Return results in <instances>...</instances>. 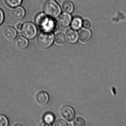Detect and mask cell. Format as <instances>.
Returning <instances> with one entry per match:
<instances>
[{"instance_id": "obj_1", "label": "cell", "mask_w": 126, "mask_h": 126, "mask_svg": "<svg viewBox=\"0 0 126 126\" xmlns=\"http://www.w3.org/2000/svg\"><path fill=\"white\" fill-rule=\"evenodd\" d=\"M35 22L37 25L43 32L53 33L58 28L56 21L44 13L37 14L35 17Z\"/></svg>"}, {"instance_id": "obj_2", "label": "cell", "mask_w": 126, "mask_h": 126, "mask_svg": "<svg viewBox=\"0 0 126 126\" xmlns=\"http://www.w3.org/2000/svg\"><path fill=\"white\" fill-rule=\"evenodd\" d=\"M43 11L46 14L53 18H57L61 13L59 5L54 0H47L43 5Z\"/></svg>"}, {"instance_id": "obj_3", "label": "cell", "mask_w": 126, "mask_h": 126, "mask_svg": "<svg viewBox=\"0 0 126 126\" xmlns=\"http://www.w3.org/2000/svg\"><path fill=\"white\" fill-rule=\"evenodd\" d=\"M54 39L53 33L42 32L37 37V45L40 48L47 49L51 46Z\"/></svg>"}, {"instance_id": "obj_4", "label": "cell", "mask_w": 126, "mask_h": 126, "mask_svg": "<svg viewBox=\"0 0 126 126\" xmlns=\"http://www.w3.org/2000/svg\"><path fill=\"white\" fill-rule=\"evenodd\" d=\"M21 31L24 37L28 39H33L37 35L36 26L33 23L30 22H27L23 25Z\"/></svg>"}, {"instance_id": "obj_5", "label": "cell", "mask_w": 126, "mask_h": 126, "mask_svg": "<svg viewBox=\"0 0 126 126\" xmlns=\"http://www.w3.org/2000/svg\"><path fill=\"white\" fill-rule=\"evenodd\" d=\"M62 116L68 121L74 120L75 117V112L73 108L69 105H65L61 110Z\"/></svg>"}, {"instance_id": "obj_6", "label": "cell", "mask_w": 126, "mask_h": 126, "mask_svg": "<svg viewBox=\"0 0 126 126\" xmlns=\"http://www.w3.org/2000/svg\"><path fill=\"white\" fill-rule=\"evenodd\" d=\"M65 37L68 43L70 45H74L78 42L79 35L76 30L70 29L66 32Z\"/></svg>"}, {"instance_id": "obj_7", "label": "cell", "mask_w": 126, "mask_h": 126, "mask_svg": "<svg viewBox=\"0 0 126 126\" xmlns=\"http://www.w3.org/2000/svg\"><path fill=\"white\" fill-rule=\"evenodd\" d=\"M72 16L70 14L64 12L60 16L58 22L60 25L63 28H67L69 26L72 21Z\"/></svg>"}, {"instance_id": "obj_8", "label": "cell", "mask_w": 126, "mask_h": 126, "mask_svg": "<svg viewBox=\"0 0 126 126\" xmlns=\"http://www.w3.org/2000/svg\"><path fill=\"white\" fill-rule=\"evenodd\" d=\"M49 97L47 93L44 91L38 92L35 96V100L37 104L39 105H45L49 101Z\"/></svg>"}, {"instance_id": "obj_9", "label": "cell", "mask_w": 126, "mask_h": 126, "mask_svg": "<svg viewBox=\"0 0 126 126\" xmlns=\"http://www.w3.org/2000/svg\"><path fill=\"white\" fill-rule=\"evenodd\" d=\"M13 45L15 48L19 50H23L28 47L29 42L25 37L19 36L15 40Z\"/></svg>"}, {"instance_id": "obj_10", "label": "cell", "mask_w": 126, "mask_h": 126, "mask_svg": "<svg viewBox=\"0 0 126 126\" xmlns=\"http://www.w3.org/2000/svg\"><path fill=\"white\" fill-rule=\"evenodd\" d=\"M11 15L15 19L17 20L22 19L25 16V10L22 6L15 7L12 11Z\"/></svg>"}, {"instance_id": "obj_11", "label": "cell", "mask_w": 126, "mask_h": 126, "mask_svg": "<svg viewBox=\"0 0 126 126\" xmlns=\"http://www.w3.org/2000/svg\"><path fill=\"white\" fill-rule=\"evenodd\" d=\"M2 33L4 36L9 40L14 39L16 38L17 35L16 30L11 26H6L4 28Z\"/></svg>"}, {"instance_id": "obj_12", "label": "cell", "mask_w": 126, "mask_h": 126, "mask_svg": "<svg viewBox=\"0 0 126 126\" xmlns=\"http://www.w3.org/2000/svg\"><path fill=\"white\" fill-rule=\"evenodd\" d=\"M92 36V32L90 29H85L80 31L79 34V38L80 41L83 43L89 42Z\"/></svg>"}, {"instance_id": "obj_13", "label": "cell", "mask_w": 126, "mask_h": 126, "mask_svg": "<svg viewBox=\"0 0 126 126\" xmlns=\"http://www.w3.org/2000/svg\"><path fill=\"white\" fill-rule=\"evenodd\" d=\"M83 20L79 17H76L71 21V27L74 30L78 31L79 30L82 26Z\"/></svg>"}, {"instance_id": "obj_14", "label": "cell", "mask_w": 126, "mask_h": 126, "mask_svg": "<svg viewBox=\"0 0 126 126\" xmlns=\"http://www.w3.org/2000/svg\"><path fill=\"white\" fill-rule=\"evenodd\" d=\"M63 9L65 12L71 14L74 10V5L72 2L69 0L64 1L63 3Z\"/></svg>"}, {"instance_id": "obj_15", "label": "cell", "mask_w": 126, "mask_h": 126, "mask_svg": "<svg viewBox=\"0 0 126 126\" xmlns=\"http://www.w3.org/2000/svg\"><path fill=\"white\" fill-rule=\"evenodd\" d=\"M23 0H5L6 5L11 8H15L21 5Z\"/></svg>"}, {"instance_id": "obj_16", "label": "cell", "mask_w": 126, "mask_h": 126, "mask_svg": "<svg viewBox=\"0 0 126 126\" xmlns=\"http://www.w3.org/2000/svg\"><path fill=\"white\" fill-rule=\"evenodd\" d=\"M54 39L56 43L58 45H63L65 42L64 36L62 33H59L57 34L54 37Z\"/></svg>"}, {"instance_id": "obj_17", "label": "cell", "mask_w": 126, "mask_h": 126, "mask_svg": "<svg viewBox=\"0 0 126 126\" xmlns=\"http://www.w3.org/2000/svg\"><path fill=\"white\" fill-rule=\"evenodd\" d=\"M44 119L46 124L50 125L54 121V116L51 113H47L44 116Z\"/></svg>"}, {"instance_id": "obj_18", "label": "cell", "mask_w": 126, "mask_h": 126, "mask_svg": "<svg viewBox=\"0 0 126 126\" xmlns=\"http://www.w3.org/2000/svg\"><path fill=\"white\" fill-rule=\"evenodd\" d=\"M73 125L75 126H85L86 125V122L82 118L77 117L74 121Z\"/></svg>"}, {"instance_id": "obj_19", "label": "cell", "mask_w": 126, "mask_h": 126, "mask_svg": "<svg viewBox=\"0 0 126 126\" xmlns=\"http://www.w3.org/2000/svg\"><path fill=\"white\" fill-rule=\"evenodd\" d=\"M8 120L4 115L0 114V126H7L8 125Z\"/></svg>"}, {"instance_id": "obj_20", "label": "cell", "mask_w": 126, "mask_h": 126, "mask_svg": "<svg viewBox=\"0 0 126 126\" xmlns=\"http://www.w3.org/2000/svg\"><path fill=\"white\" fill-rule=\"evenodd\" d=\"M54 125L55 126H67V124L65 121L62 119H60L57 121Z\"/></svg>"}, {"instance_id": "obj_21", "label": "cell", "mask_w": 126, "mask_h": 126, "mask_svg": "<svg viewBox=\"0 0 126 126\" xmlns=\"http://www.w3.org/2000/svg\"><path fill=\"white\" fill-rule=\"evenodd\" d=\"M82 26L85 29H89L91 27V23L89 20L87 19H85L83 21Z\"/></svg>"}, {"instance_id": "obj_22", "label": "cell", "mask_w": 126, "mask_h": 126, "mask_svg": "<svg viewBox=\"0 0 126 126\" xmlns=\"http://www.w3.org/2000/svg\"><path fill=\"white\" fill-rule=\"evenodd\" d=\"M5 15L3 12L2 9H0V26L1 25L4 21Z\"/></svg>"}, {"instance_id": "obj_23", "label": "cell", "mask_w": 126, "mask_h": 126, "mask_svg": "<svg viewBox=\"0 0 126 126\" xmlns=\"http://www.w3.org/2000/svg\"><path fill=\"white\" fill-rule=\"evenodd\" d=\"M23 25L22 23H18L16 26V28L17 29L18 31H21L22 29V27Z\"/></svg>"}]
</instances>
